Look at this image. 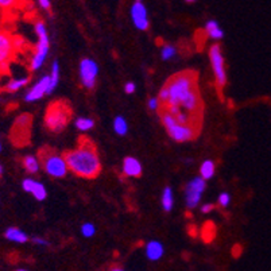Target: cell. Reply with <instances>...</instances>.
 Here are the masks:
<instances>
[{
  "instance_id": "obj_1",
  "label": "cell",
  "mask_w": 271,
  "mask_h": 271,
  "mask_svg": "<svg viewBox=\"0 0 271 271\" xmlns=\"http://www.w3.org/2000/svg\"><path fill=\"white\" fill-rule=\"evenodd\" d=\"M161 105H173L184 109L193 118H203V100L197 84V73L192 70L170 77L158 95Z\"/></svg>"
},
{
  "instance_id": "obj_2",
  "label": "cell",
  "mask_w": 271,
  "mask_h": 271,
  "mask_svg": "<svg viewBox=\"0 0 271 271\" xmlns=\"http://www.w3.org/2000/svg\"><path fill=\"white\" fill-rule=\"evenodd\" d=\"M62 155L67 161L68 170H70L77 177L93 179L102 171L98 148L87 136H81L78 139L76 148L68 150Z\"/></svg>"
},
{
  "instance_id": "obj_3",
  "label": "cell",
  "mask_w": 271,
  "mask_h": 271,
  "mask_svg": "<svg viewBox=\"0 0 271 271\" xmlns=\"http://www.w3.org/2000/svg\"><path fill=\"white\" fill-rule=\"evenodd\" d=\"M158 111L161 112V122L164 124L168 135L173 140L184 143L197 138V135L200 134V127L179 122L178 119L174 118L171 113L168 112L164 108H159Z\"/></svg>"
},
{
  "instance_id": "obj_4",
  "label": "cell",
  "mask_w": 271,
  "mask_h": 271,
  "mask_svg": "<svg viewBox=\"0 0 271 271\" xmlns=\"http://www.w3.org/2000/svg\"><path fill=\"white\" fill-rule=\"evenodd\" d=\"M72 108L64 100L53 102L45 113V126L51 133H61L70 122Z\"/></svg>"
},
{
  "instance_id": "obj_5",
  "label": "cell",
  "mask_w": 271,
  "mask_h": 271,
  "mask_svg": "<svg viewBox=\"0 0 271 271\" xmlns=\"http://www.w3.org/2000/svg\"><path fill=\"white\" fill-rule=\"evenodd\" d=\"M38 157H39V164L42 165V168L49 175L54 177V178H64L69 171L64 155L58 154L53 148H41L38 153Z\"/></svg>"
},
{
  "instance_id": "obj_6",
  "label": "cell",
  "mask_w": 271,
  "mask_h": 271,
  "mask_svg": "<svg viewBox=\"0 0 271 271\" xmlns=\"http://www.w3.org/2000/svg\"><path fill=\"white\" fill-rule=\"evenodd\" d=\"M35 33L38 35V43H36L35 53L31 58V70H38L43 65L45 58L49 53L50 42H49V35H47L46 26L43 22H36L35 23Z\"/></svg>"
},
{
  "instance_id": "obj_7",
  "label": "cell",
  "mask_w": 271,
  "mask_h": 271,
  "mask_svg": "<svg viewBox=\"0 0 271 271\" xmlns=\"http://www.w3.org/2000/svg\"><path fill=\"white\" fill-rule=\"evenodd\" d=\"M31 123H33V116L30 113H23L16 118L11 130V140L14 142V144L22 147L23 144L30 142Z\"/></svg>"
},
{
  "instance_id": "obj_8",
  "label": "cell",
  "mask_w": 271,
  "mask_h": 271,
  "mask_svg": "<svg viewBox=\"0 0 271 271\" xmlns=\"http://www.w3.org/2000/svg\"><path fill=\"white\" fill-rule=\"evenodd\" d=\"M209 58L210 65L213 69V74L216 78V87L219 89V92L223 91V88L227 84V72H225V64L223 51L219 45H213L209 49Z\"/></svg>"
},
{
  "instance_id": "obj_9",
  "label": "cell",
  "mask_w": 271,
  "mask_h": 271,
  "mask_svg": "<svg viewBox=\"0 0 271 271\" xmlns=\"http://www.w3.org/2000/svg\"><path fill=\"white\" fill-rule=\"evenodd\" d=\"M16 49L14 46L12 35L7 31L0 30V72H5L8 69L10 62L14 60Z\"/></svg>"
},
{
  "instance_id": "obj_10",
  "label": "cell",
  "mask_w": 271,
  "mask_h": 271,
  "mask_svg": "<svg viewBox=\"0 0 271 271\" xmlns=\"http://www.w3.org/2000/svg\"><path fill=\"white\" fill-rule=\"evenodd\" d=\"M206 188V181L203 177H196L185 188V201L189 209H195L199 205L201 196Z\"/></svg>"
},
{
  "instance_id": "obj_11",
  "label": "cell",
  "mask_w": 271,
  "mask_h": 271,
  "mask_svg": "<svg viewBox=\"0 0 271 271\" xmlns=\"http://www.w3.org/2000/svg\"><path fill=\"white\" fill-rule=\"evenodd\" d=\"M99 67L96 62L91 58H84L80 62V80L82 87L87 89H93L98 80Z\"/></svg>"
},
{
  "instance_id": "obj_12",
  "label": "cell",
  "mask_w": 271,
  "mask_h": 271,
  "mask_svg": "<svg viewBox=\"0 0 271 271\" xmlns=\"http://www.w3.org/2000/svg\"><path fill=\"white\" fill-rule=\"evenodd\" d=\"M131 19H133L134 26L138 29V30L146 31L150 26L148 22V14L146 5L143 4V1H134L133 7H131Z\"/></svg>"
},
{
  "instance_id": "obj_13",
  "label": "cell",
  "mask_w": 271,
  "mask_h": 271,
  "mask_svg": "<svg viewBox=\"0 0 271 271\" xmlns=\"http://www.w3.org/2000/svg\"><path fill=\"white\" fill-rule=\"evenodd\" d=\"M49 82H50V77L45 76L42 77L39 81L36 82L34 87L26 95V102H33L42 99L45 95H47V89H49Z\"/></svg>"
},
{
  "instance_id": "obj_14",
  "label": "cell",
  "mask_w": 271,
  "mask_h": 271,
  "mask_svg": "<svg viewBox=\"0 0 271 271\" xmlns=\"http://www.w3.org/2000/svg\"><path fill=\"white\" fill-rule=\"evenodd\" d=\"M22 188L27 193H31L34 196V199L38 201H43L47 197V190L45 185L38 182V181H34L33 178H26L22 184Z\"/></svg>"
},
{
  "instance_id": "obj_15",
  "label": "cell",
  "mask_w": 271,
  "mask_h": 271,
  "mask_svg": "<svg viewBox=\"0 0 271 271\" xmlns=\"http://www.w3.org/2000/svg\"><path fill=\"white\" fill-rule=\"evenodd\" d=\"M123 173L127 177H134V178H138L143 173V168L142 164L139 162L138 159L134 158V157H127L123 161Z\"/></svg>"
},
{
  "instance_id": "obj_16",
  "label": "cell",
  "mask_w": 271,
  "mask_h": 271,
  "mask_svg": "<svg viewBox=\"0 0 271 271\" xmlns=\"http://www.w3.org/2000/svg\"><path fill=\"white\" fill-rule=\"evenodd\" d=\"M144 252H146V256H147L148 261L157 262L164 256L165 250L161 241L151 240L146 244V250H144Z\"/></svg>"
},
{
  "instance_id": "obj_17",
  "label": "cell",
  "mask_w": 271,
  "mask_h": 271,
  "mask_svg": "<svg viewBox=\"0 0 271 271\" xmlns=\"http://www.w3.org/2000/svg\"><path fill=\"white\" fill-rule=\"evenodd\" d=\"M4 236L7 240L14 241V243H21V244L29 240V235L19 228H15V227H11V228L5 231Z\"/></svg>"
},
{
  "instance_id": "obj_18",
  "label": "cell",
  "mask_w": 271,
  "mask_h": 271,
  "mask_svg": "<svg viewBox=\"0 0 271 271\" xmlns=\"http://www.w3.org/2000/svg\"><path fill=\"white\" fill-rule=\"evenodd\" d=\"M205 33L206 35L209 36L210 39H215V41H219L224 36V31L220 27V25L216 21H208L206 25H205Z\"/></svg>"
},
{
  "instance_id": "obj_19",
  "label": "cell",
  "mask_w": 271,
  "mask_h": 271,
  "mask_svg": "<svg viewBox=\"0 0 271 271\" xmlns=\"http://www.w3.org/2000/svg\"><path fill=\"white\" fill-rule=\"evenodd\" d=\"M215 162L213 161H209V159H206L204 161L201 166H200V175L203 177V178L206 181V179H210L213 175H215Z\"/></svg>"
},
{
  "instance_id": "obj_20",
  "label": "cell",
  "mask_w": 271,
  "mask_h": 271,
  "mask_svg": "<svg viewBox=\"0 0 271 271\" xmlns=\"http://www.w3.org/2000/svg\"><path fill=\"white\" fill-rule=\"evenodd\" d=\"M161 203H162V208H164L165 212H170V210L173 209L174 195L171 188H169V186L165 188L164 193H162V199H161Z\"/></svg>"
},
{
  "instance_id": "obj_21",
  "label": "cell",
  "mask_w": 271,
  "mask_h": 271,
  "mask_svg": "<svg viewBox=\"0 0 271 271\" xmlns=\"http://www.w3.org/2000/svg\"><path fill=\"white\" fill-rule=\"evenodd\" d=\"M39 161L34 157V155H26L25 158H23V168L29 174H35L38 173V170H39Z\"/></svg>"
},
{
  "instance_id": "obj_22",
  "label": "cell",
  "mask_w": 271,
  "mask_h": 271,
  "mask_svg": "<svg viewBox=\"0 0 271 271\" xmlns=\"http://www.w3.org/2000/svg\"><path fill=\"white\" fill-rule=\"evenodd\" d=\"M50 77V82H49V89H47V95H50L54 89H56L57 84L60 81V65H58V62H53V65H51V72L49 74Z\"/></svg>"
},
{
  "instance_id": "obj_23",
  "label": "cell",
  "mask_w": 271,
  "mask_h": 271,
  "mask_svg": "<svg viewBox=\"0 0 271 271\" xmlns=\"http://www.w3.org/2000/svg\"><path fill=\"white\" fill-rule=\"evenodd\" d=\"M113 130H115V133L118 134V135H120V136L126 135V134L128 133L127 120H126L123 116L115 118V120H113Z\"/></svg>"
},
{
  "instance_id": "obj_24",
  "label": "cell",
  "mask_w": 271,
  "mask_h": 271,
  "mask_svg": "<svg viewBox=\"0 0 271 271\" xmlns=\"http://www.w3.org/2000/svg\"><path fill=\"white\" fill-rule=\"evenodd\" d=\"M27 82H29V77L15 78V80H11V81L5 85V89H7L8 92H18L19 89H22V88L27 85Z\"/></svg>"
},
{
  "instance_id": "obj_25",
  "label": "cell",
  "mask_w": 271,
  "mask_h": 271,
  "mask_svg": "<svg viewBox=\"0 0 271 271\" xmlns=\"http://www.w3.org/2000/svg\"><path fill=\"white\" fill-rule=\"evenodd\" d=\"M74 124H76L77 130H80V131H84V133H85V131L92 130L93 126H95V120L89 118H78Z\"/></svg>"
},
{
  "instance_id": "obj_26",
  "label": "cell",
  "mask_w": 271,
  "mask_h": 271,
  "mask_svg": "<svg viewBox=\"0 0 271 271\" xmlns=\"http://www.w3.org/2000/svg\"><path fill=\"white\" fill-rule=\"evenodd\" d=\"M25 0H0V10H12V8H16L23 3Z\"/></svg>"
},
{
  "instance_id": "obj_27",
  "label": "cell",
  "mask_w": 271,
  "mask_h": 271,
  "mask_svg": "<svg viewBox=\"0 0 271 271\" xmlns=\"http://www.w3.org/2000/svg\"><path fill=\"white\" fill-rule=\"evenodd\" d=\"M175 47L171 46V45H165L162 47V51H161V56H162V60L168 61V60H171L174 56H175Z\"/></svg>"
},
{
  "instance_id": "obj_28",
  "label": "cell",
  "mask_w": 271,
  "mask_h": 271,
  "mask_svg": "<svg viewBox=\"0 0 271 271\" xmlns=\"http://www.w3.org/2000/svg\"><path fill=\"white\" fill-rule=\"evenodd\" d=\"M95 232H96V228H95V225L92 223H85V224H82L81 227V234L84 237H92L95 235Z\"/></svg>"
},
{
  "instance_id": "obj_29",
  "label": "cell",
  "mask_w": 271,
  "mask_h": 271,
  "mask_svg": "<svg viewBox=\"0 0 271 271\" xmlns=\"http://www.w3.org/2000/svg\"><path fill=\"white\" fill-rule=\"evenodd\" d=\"M219 205H220L221 208H227L228 205L231 204V196L230 193H227V192H223L220 196H219Z\"/></svg>"
},
{
  "instance_id": "obj_30",
  "label": "cell",
  "mask_w": 271,
  "mask_h": 271,
  "mask_svg": "<svg viewBox=\"0 0 271 271\" xmlns=\"http://www.w3.org/2000/svg\"><path fill=\"white\" fill-rule=\"evenodd\" d=\"M12 41H14V46H15L16 51L23 50L26 47V41L22 36H12Z\"/></svg>"
},
{
  "instance_id": "obj_31",
  "label": "cell",
  "mask_w": 271,
  "mask_h": 271,
  "mask_svg": "<svg viewBox=\"0 0 271 271\" xmlns=\"http://www.w3.org/2000/svg\"><path fill=\"white\" fill-rule=\"evenodd\" d=\"M148 108L151 109V111H158L159 108H161V102H159L158 98H151L148 100Z\"/></svg>"
},
{
  "instance_id": "obj_32",
  "label": "cell",
  "mask_w": 271,
  "mask_h": 271,
  "mask_svg": "<svg viewBox=\"0 0 271 271\" xmlns=\"http://www.w3.org/2000/svg\"><path fill=\"white\" fill-rule=\"evenodd\" d=\"M135 89H136V85H135L134 82H127V84L124 85V92L128 93V95H131V93L135 92Z\"/></svg>"
},
{
  "instance_id": "obj_33",
  "label": "cell",
  "mask_w": 271,
  "mask_h": 271,
  "mask_svg": "<svg viewBox=\"0 0 271 271\" xmlns=\"http://www.w3.org/2000/svg\"><path fill=\"white\" fill-rule=\"evenodd\" d=\"M33 240V243H35V244H38V246H49V241L45 240V239H42V237H33L31 239Z\"/></svg>"
},
{
  "instance_id": "obj_34",
  "label": "cell",
  "mask_w": 271,
  "mask_h": 271,
  "mask_svg": "<svg viewBox=\"0 0 271 271\" xmlns=\"http://www.w3.org/2000/svg\"><path fill=\"white\" fill-rule=\"evenodd\" d=\"M215 209V205L213 204H204L201 206V210H203V213H209L212 210Z\"/></svg>"
},
{
  "instance_id": "obj_35",
  "label": "cell",
  "mask_w": 271,
  "mask_h": 271,
  "mask_svg": "<svg viewBox=\"0 0 271 271\" xmlns=\"http://www.w3.org/2000/svg\"><path fill=\"white\" fill-rule=\"evenodd\" d=\"M39 1V4H41V7L43 8V10H50L51 7V1L50 0H38Z\"/></svg>"
},
{
  "instance_id": "obj_36",
  "label": "cell",
  "mask_w": 271,
  "mask_h": 271,
  "mask_svg": "<svg viewBox=\"0 0 271 271\" xmlns=\"http://www.w3.org/2000/svg\"><path fill=\"white\" fill-rule=\"evenodd\" d=\"M111 270H123V267H116V266H112V267H111Z\"/></svg>"
},
{
  "instance_id": "obj_37",
  "label": "cell",
  "mask_w": 271,
  "mask_h": 271,
  "mask_svg": "<svg viewBox=\"0 0 271 271\" xmlns=\"http://www.w3.org/2000/svg\"><path fill=\"white\" fill-rule=\"evenodd\" d=\"M1 174H3V168H1V165H0V177H1Z\"/></svg>"
},
{
  "instance_id": "obj_38",
  "label": "cell",
  "mask_w": 271,
  "mask_h": 271,
  "mask_svg": "<svg viewBox=\"0 0 271 271\" xmlns=\"http://www.w3.org/2000/svg\"><path fill=\"white\" fill-rule=\"evenodd\" d=\"M185 1H188V3H195L196 0H185Z\"/></svg>"
},
{
  "instance_id": "obj_39",
  "label": "cell",
  "mask_w": 271,
  "mask_h": 271,
  "mask_svg": "<svg viewBox=\"0 0 271 271\" xmlns=\"http://www.w3.org/2000/svg\"><path fill=\"white\" fill-rule=\"evenodd\" d=\"M0 150H1V143H0Z\"/></svg>"
},
{
  "instance_id": "obj_40",
  "label": "cell",
  "mask_w": 271,
  "mask_h": 271,
  "mask_svg": "<svg viewBox=\"0 0 271 271\" xmlns=\"http://www.w3.org/2000/svg\"><path fill=\"white\" fill-rule=\"evenodd\" d=\"M136 1H140V0H136Z\"/></svg>"
}]
</instances>
